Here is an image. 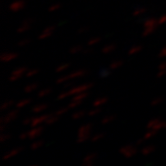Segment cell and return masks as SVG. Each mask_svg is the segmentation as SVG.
I'll return each mask as SVG.
<instances>
[{"label": "cell", "mask_w": 166, "mask_h": 166, "mask_svg": "<svg viewBox=\"0 0 166 166\" xmlns=\"http://www.w3.org/2000/svg\"><path fill=\"white\" fill-rule=\"evenodd\" d=\"M26 138H28V133H27V131L26 132L20 133V135H19V139L20 140H25Z\"/></svg>", "instance_id": "54"}, {"label": "cell", "mask_w": 166, "mask_h": 166, "mask_svg": "<svg viewBox=\"0 0 166 166\" xmlns=\"http://www.w3.org/2000/svg\"><path fill=\"white\" fill-rule=\"evenodd\" d=\"M157 27H144V30L142 32V35L144 37H147V36H149L153 33V32L156 30Z\"/></svg>", "instance_id": "36"}, {"label": "cell", "mask_w": 166, "mask_h": 166, "mask_svg": "<svg viewBox=\"0 0 166 166\" xmlns=\"http://www.w3.org/2000/svg\"><path fill=\"white\" fill-rule=\"evenodd\" d=\"M31 122H32V118H31V117H26V118H25L24 120L22 121V124L25 125V126H30Z\"/></svg>", "instance_id": "52"}, {"label": "cell", "mask_w": 166, "mask_h": 166, "mask_svg": "<svg viewBox=\"0 0 166 166\" xmlns=\"http://www.w3.org/2000/svg\"><path fill=\"white\" fill-rule=\"evenodd\" d=\"M34 22H35L34 18H30V17L25 18L20 26L17 28V33L22 34V33H25V32H27L28 30H30V28L32 27V25H33Z\"/></svg>", "instance_id": "6"}, {"label": "cell", "mask_w": 166, "mask_h": 166, "mask_svg": "<svg viewBox=\"0 0 166 166\" xmlns=\"http://www.w3.org/2000/svg\"><path fill=\"white\" fill-rule=\"evenodd\" d=\"M96 157H97V154L95 152L87 154L84 158H83L82 165L83 166H93L94 165V160L96 159Z\"/></svg>", "instance_id": "14"}, {"label": "cell", "mask_w": 166, "mask_h": 166, "mask_svg": "<svg viewBox=\"0 0 166 166\" xmlns=\"http://www.w3.org/2000/svg\"><path fill=\"white\" fill-rule=\"evenodd\" d=\"M83 50V46L81 44H78V45H75V46H72V47L69 49V53L71 55H75V54H78L82 52Z\"/></svg>", "instance_id": "27"}, {"label": "cell", "mask_w": 166, "mask_h": 166, "mask_svg": "<svg viewBox=\"0 0 166 166\" xmlns=\"http://www.w3.org/2000/svg\"><path fill=\"white\" fill-rule=\"evenodd\" d=\"M54 31H55V25H49V26L44 28L41 33L38 35V39L39 40H44V39L51 37Z\"/></svg>", "instance_id": "8"}, {"label": "cell", "mask_w": 166, "mask_h": 166, "mask_svg": "<svg viewBox=\"0 0 166 166\" xmlns=\"http://www.w3.org/2000/svg\"><path fill=\"white\" fill-rule=\"evenodd\" d=\"M7 124H4V123H1V125H0V132H4L5 129H6V126Z\"/></svg>", "instance_id": "56"}, {"label": "cell", "mask_w": 166, "mask_h": 166, "mask_svg": "<svg viewBox=\"0 0 166 166\" xmlns=\"http://www.w3.org/2000/svg\"><path fill=\"white\" fill-rule=\"evenodd\" d=\"M58 119H59V116H57L56 114H54L53 113H50L49 115V117L46 119V121H45V125L46 126H50V125H53L54 123H56L57 121H58Z\"/></svg>", "instance_id": "18"}, {"label": "cell", "mask_w": 166, "mask_h": 166, "mask_svg": "<svg viewBox=\"0 0 166 166\" xmlns=\"http://www.w3.org/2000/svg\"><path fill=\"white\" fill-rule=\"evenodd\" d=\"M93 86V83L90 82V83H84V84H81V85H78V86H74V87H71L66 91H63L61 92L60 94L57 96V100H63L67 98V97H70V96H74L78 94V93H81V92H84V91H88V90L91 88Z\"/></svg>", "instance_id": "1"}, {"label": "cell", "mask_w": 166, "mask_h": 166, "mask_svg": "<svg viewBox=\"0 0 166 166\" xmlns=\"http://www.w3.org/2000/svg\"><path fill=\"white\" fill-rule=\"evenodd\" d=\"M110 74V69H101L100 70V76L102 78L107 77Z\"/></svg>", "instance_id": "48"}, {"label": "cell", "mask_w": 166, "mask_h": 166, "mask_svg": "<svg viewBox=\"0 0 166 166\" xmlns=\"http://www.w3.org/2000/svg\"><path fill=\"white\" fill-rule=\"evenodd\" d=\"M38 86L39 84L37 82H33V83H30V84H28L27 86H25L24 89H23V91L25 94H29V93L31 92H33L34 90H36L38 88Z\"/></svg>", "instance_id": "17"}, {"label": "cell", "mask_w": 166, "mask_h": 166, "mask_svg": "<svg viewBox=\"0 0 166 166\" xmlns=\"http://www.w3.org/2000/svg\"><path fill=\"white\" fill-rule=\"evenodd\" d=\"M107 101H108L107 97H99V98H97V99H95L94 101H93V106H94V107H100V106L104 105Z\"/></svg>", "instance_id": "23"}, {"label": "cell", "mask_w": 166, "mask_h": 166, "mask_svg": "<svg viewBox=\"0 0 166 166\" xmlns=\"http://www.w3.org/2000/svg\"><path fill=\"white\" fill-rule=\"evenodd\" d=\"M69 110V108L68 107H61V108H59V109H57L55 112H54V114H56L57 116H61V115H63L64 113H66L67 111Z\"/></svg>", "instance_id": "44"}, {"label": "cell", "mask_w": 166, "mask_h": 166, "mask_svg": "<svg viewBox=\"0 0 166 166\" xmlns=\"http://www.w3.org/2000/svg\"><path fill=\"white\" fill-rule=\"evenodd\" d=\"M43 132V126H35V127H31L30 130H28V139H35L39 137Z\"/></svg>", "instance_id": "10"}, {"label": "cell", "mask_w": 166, "mask_h": 166, "mask_svg": "<svg viewBox=\"0 0 166 166\" xmlns=\"http://www.w3.org/2000/svg\"><path fill=\"white\" fill-rule=\"evenodd\" d=\"M11 138V134L10 133H6V132H1V135H0V142L4 143L6 140H8Z\"/></svg>", "instance_id": "41"}, {"label": "cell", "mask_w": 166, "mask_h": 166, "mask_svg": "<svg viewBox=\"0 0 166 166\" xmlns=\"http://www.w3.org/2000/svg\"><path fill=\"white\" fill-rule=\"evenodd\" d=\"M142 45H133L132 47L128 50V55H135V54L139 53L142 50Z\"/></svg>", "instance_id": "26"}, {"label": "cell", "mask_w": 166, "mask_h": 166, "mask_svg": "<svg viewBox=\"0 0 166 166\" xmlns=\"http://www.w3.org/2000/svg\"><path fill=\"white\" fill-rule=\"evenodd\" d=\"M43 144H44V141H43V140H37V141H34V142H32V144L30 145V149L31 150H37L38 148H40Z\"/></svg>", "instance_id": "35"}, {"label": "cell", "mask_w": 166, "mask_h": 166, "mask_svg": "<svg viewBox=\"0 0 166 166\" xmlns=\"http://www.w3.org/2000/svg\"><path fill=\"white\" fill-rule=\"evenodd\" d=\"M104 136H105V133H103V132L97 133V134H94L93 136H91L90 140H91V142H96V141H99L100 139H102Z\"/></svg>", "instance_id": "39"}, {"label": "cell", "mask_w": 166, "mask_h": 166, "mask_svg": "<svg viewBox=\"0 0 166 166\" xmlns=\"http://www.w3.org/2000/svg\"><path fill=\"white\" fill-rule=\"evenodd\" d=\"M123 63H124L123 60H114V61H112V63H110L109 69L110 70H116L123 65Z\"/></svg>", "instance_id": "24"}, {"label": "cell", "mask_w": 166, "mask_h": 166, "mask_svg": "<svg viewBox=\"0 0 166 166\" xmlns=\"http://www.w3.org/2000/svg\"><path fill=\"white\" fill-rule=\"evenodd\" d=\"M13 104H14V101L11 100V99L4 101V102H3V104L1 105V107H0V111H5L7 109H9V108L11 107Z\"/></svg>", "instance_id": "30"}, {"label": "cell", "mask_w": 166, "mask_h": 166, "mask_svg": "<svg viewBox=\"0 0 166 166\" xmlns=\"http://www.w3.org/2000/svg\"><path fill=\"white\" fill-rule=\"evenodd\" d=\"M30 42H31V40L29 38H24V39H22V40H20L19 42L17 43V46H18V47H23V46L28 45Z\"/></svg>", "instance_id": "46"}, {"label": "cell", "mask_w": 166, "mask_h": 166, "mask_svg": "<svg viewBox=\"0 0 166 166\" xmlns=\"http://www.w3.org/2000/svg\"><path fill=\"white\" fill-rule=\"evenodd\" d=\"M161 119L158 118V117H155V118H151L150 120L147 122V128L148 129H154L156 128V126L160 123Z\"/></svg>", "instance_id": "19"}, {"label": "cell", "mask_w": 166, "mask_h": 166, "mask_svg": "<svg viewBox=\"0 0 166 166\" xmlns=\"http://www.w3.org/2000/svg\"><path fill=\"white\" fill-rule=\"evenodd\" d=\"M157 130H154V129H148V131H147L145 134H144V139L145 140H149V139H151L152 137H154L155 135L157 134Z\"/></svg>", "instance_id": "34"}, {"label": "cell", "mask_w": 166, "mask_h": 166, "mask_svg": "<svg viewBox=\"0 0 166 166\" xmlns=\"http://www.w3.org/2000/svg\"><path fill=\"white\" fill-rule=\"evenodd\" d=\"M82 102H80V101H74V100H71L69 103H68L67 107L69 108V109H74V108L78 107L79 105H80Z\"/></svg>", "instance_id": "43"}, {"label": "cell", "mask_w": 166, "mask_h": 166, "mask_svg": "<svg viewBox=\"0 0 166 166\" xmlns=\"http://www.w3.org/2000/svg\"><path fill=\"white\" fill-rule=\"evenodd\" d=\"M144 140H145V139H144V137H143V138H140L136 141V144H137V145H141V144L144 142Z\"/></svg>", "instance_id": "57"}, {"label": "cell", "mask_w": 166, "mask_h": 166, "mask_svg": "<svg viewBox=\"0 0 166 166\" xmlns=\"http://www.w3.org/2000/svg\"><path fill=\"white\" fill-rule=\"evenodd\" d=\"M92 124L86 123L81 125L77 130V143H84L87 140L91 138V131H92Z\"/></svg>", "instance_id": "2"}, {"label": "cell", "mask_w": 166, "mask_h": 166, "mask_svg": "<svg viewBox=\"0 0 166 166\" xmlns=\"http://www.w3.org/2000/svg\"><path fill=\"white\" fill-rule=\"evenodd\" d=\"M50 114H41L40 116H36L32 118V122L30 124V127H35V126H39L41 124H44L46 119L49 117Z\"/></svg>", "instance_id": "12"}, {"label": "cell", "mask_w": 166, "mask_h": 166, "mask_svg": "<svg viewBox=\"0 0 166 166\" xmlns=\"http://www.w3.org/2000/svg\"><path fill=\"white\" fill-rule=\"evenodd\" d=\"M158 57H159V58H165L166 57V45L160 50L159 54H158Z\"/></svg>", "instance_id": "51"}, {"label": "cell", "mask_w": 166, "mask_h": 166, "mask_svg": "<svg viewBox=\"0 0 166 166\" xmlns=\"http://www.w3.org/2000/svg\"><path fill=\"white\" fill-rule=\"evenodd\" d=\"M102 40V38L100 37V36H96V37H92L90 38L88 42H87V46H90V47H92V46H95L96 44H98V43Z\"/></svg>", "instance_id": "28"}, {"label": "cell", "mask_w": 166, "mask_h": 166, "mask_svg": "<svg viewBox=\"0 0 166 166\" xmlns=\"http://www.w3.org/2000/svg\"><path fill=\"white\" fill-rule=\"evenodd\" d=\"M85 114H86L85 110H79V111H76V112H74L73 114H72L71 118L73 119V120H78V119H81Z\"/></svg>", "instance_id": "31"}, {"label": "cell", "mask_w": 166, "mask_h": 166, "mask_svg": "<svg viewBox=\"0 0 166 166\" xmlns=\"http://www.w3.org/2000/svg\"><path fill=\"white\" fill-rule=\"evenodd\" d=\"M47 108H48V104L41 103V104H37V105L32 107L31 111L33 113H41V112H43V111L47 110Z\"/></svg>", "instance_id": "16"}, {"label": "cell", "mask_w": 166, "mask_h": 166, "mask_svg": "<svg viewBox=\"0 0 166 166\" xmlns=\"http://www.w3.org/2000/svg\"><path fill=\"white\" fill-rule=\"evenodd\" d=\"M50 93H51V89H50V88H44V89H42L38 92L37 96L39 97V98H42V97L47 96L48 94H50Z\"/></svg>", "instance_id": "37"}, {"label": "cell", "mask_w": 166, "mask_h": 166, "mask_svg": "<svg viewBox=\"0 0 166 166\" xmlns=\"http://www.w3.org/2000/svg\"><path fill=\"white\" fill-rule=\"evenodd\" d=\"M158 70H166V61H163L158 65Z\"/></svg>", "instance_id": "55"}, {"label": "cell", "mask_w": 166, "mask_h": 166, "mask_svg": "<svg viewBox=\"0 0 166 166\" xmlns=\"http://www.w3.org/2000/svg\"><path fill=\"white\" fill-rule=\"evenodd\" d=\"M88 74V70L87 69H78L74 72H71L69 74H66L64 76H61L56 80L57 84H63L67 81H71L73 79H76V78H81V77H84L85 75Z\"/></svg>", "instance_id": "3"}, {"label": "cell", "mask_w": 166, "mask_h": 166, "mask_svg": "<svg viewBox=\"0 0 166 166\" xmlns=\"http://www.w3.org/2000/svg\"><path fill=\"white\" fill-rule=\"evenodd\" d=\"M165 23H166V14H163V15H161L159 18H158V24L163 25Z\"/></svg>", "instance_id": "50"}, {"label": "cell", "mask_w": 166, "mask_h": 166, "mask_svg": "<svg viewBox=\"0 0 166 166\" xmlns=\"http://www.w3.org/2000/svg\"><path fill=\"white\" fill-rule=\"evenodd\" d=\"M163 101H164L163 97H156V98L152 99V101L150 102V105L151 106H157V105H159V104H161Z\"/></svg>", "instance_id": "40"}, {"label": "cell", "mask_w": 166, "mask_h": 166, "mask_svg": "<svg viewBox=\"0 0 166 166\" xmlns=\"http://www.w3.org/2000/svg\"><path fill=\"white\" fill-rule=\"evenodd\" d=\"M146 11H147V9L144 8V7H137L134 11H133L132 15L134 16V17H138L140 15H142V14L146 13Z\"/></svg>", "instance_id": "32"}, {"label": "cell", "mask_w": 166, "mask_h": 166, "mask_svg": "<svg viewBox=\"0 0 166 166\" xmlns=\"http://www.w3.org/2000/svg\"><path fill=\"white\" fill-rule=\"evenodd\" d=\"M22 150H24V147H23V146H18V147H15V148L11 149L10 151H8V152H7V153H5V154H4V156H3V160L6 161V160L10 159V158H12V157H14V156H16V155L19 154Z\"/></svg>", "instance_id": "13"}, {"label": "cell", "mask_w": 166, "mask_h": 166, "mask_svg": "<svg viewBox=\"0 0 166 166\" xmlns=\"http://www.w3.org/2000/svg\"><path fill=\"white\" fill-rule=\"evenodd\" d=\"M25 8V1L24 0H14L10 3L9 10L12 12H19Z\"/></svg>", "instance_id": "9"}, {"label": "cell", "mask_w": 166, "mask_h": 166, "mask_svg": "<svg viewBox=\"0 0 166 166\" xmlns=\"http://www.w3.org/2000/svg\"><path fill=\"white\" fill-rule=\"evenodd\" d=\"M156 76H157V78H162V77L166 76V70H158Z\"/></svg>", "instance_id": "53"}, {"label": "cell", "mask_w": 166, "mask_h": 166, "mask_svg": "<svg viewBox=\"0 0 166 166\" xmlns=\"http://www.w3.org/2000/svg\"><path fill=\"white\" fill-rule=\"evenodd\" d=\"M100 111H101V109L99 107H95L94 109H92V110H90L89 112L87 113V115L89 117H93V116H96L97 114H99L100 113Z\"/></svg>", "instance_id": "45"}, {"label": "cell", "mask_w": 166, "mask_h": 166, "mask_svg": "<svg viewBox=\"0 0 166 166\" xmlns=\"http://www.w3.org/2000/svg\"><path fill=\"white\" fill-rule=\"evenodd\" d=\"M61 6H62L61 3H55V4H52V5L49 6L48 11L49 12H55V11H57V10H59L61 8Z\"/></svg>", "instance_id": "42"}, {"label": "cell", "mask_w": 166, "mask_h": 166, "mask_svg": "<svg viewBox=\"0 0 166 166\" xmlns=\"http://www.w3.org/2000/svg\"><path fill=\"white\" fill-rule=\"evenodd\" d=\"M69 67H70V65L68 63H63V64H61V65H59L58 67H57L55 69V71L57 72V73H61V72L66 71Z\"/></svg>", "instance_id": "38"}, {"label": "cell", "mask_w": 166, "mask_h": 166, "mask_svg": "<svg viewBox=\"0 0 166 166\" xmlns=\"http://www.w3.org/2000/svg\"><path fill=\"white\" fill-rule=\"evenodd\" d=\"M18 109V108H17ZM11 110L8 113L5 114L4 116L0 117V123H4V124H9L10 122H12L13 120H15L18 116V110Z\"/></svg>", "instance_id": "7"}, {"label": "cell", "mask_w": 166, "mask_h": 166, "mask_svg": "<svg viewBox=\"0 0 166 166\" xmlns=\"http://www.w3.org/2000/svg\"><path fill=\"white\" fill-rule=\"evenodd\" d=\"M27 70H28V68L25 67V66H21V67L16 68V69H14L9 76V81L10 82H16L17 80H19L23 75L26 74Z\"/></svg>", "instance_id": "4"}, {"label": "cell", "mask_w": 166, "mask_h": 166, "mask_svg": "<svg viewBox=\"0 0 166 166\" xmlns=\"http://www.w3.org/2000/svg\"><path fill=\"white\" fill-rule=\"evenodd\" d=\"M39 72H40V69H38V68H33V69H28L26 74H25V76L27 78H31L35 76V75H37Z\"/></svg>", "instance_id": "33"}, {"label": "cell", "mask_w": 166, "mask_h": 166, "mask_svg": "<svg viewBox=\"0 0 166 166\" xmlns=\"http://www.w3.org/2000/svg\"><path fill=\"white\" fill-rule=\"evenodd\" d=\"M88 95H89L88 91H84V92L78 93V94L72 96V100H74V101H80V102H83V101H84L88 97Z\"/></svg>", "instance_id": "20"}, {"label": "cell", "mask_w": 166, "mask_h": 166, "mask_svg": "<svg viewBox=\"0 0 166 166\" xmlns=\"http://www.w3.org/2000/svg\"><path fill=\"white\" fill-rule=\"evenodd\" d=\"M115 49H116V44L111 43V44H107V45L104 46V47L101 49V52H102L103 54H109L111 52H113Z\"/></svg>", "instance_id": "22"}, {"label": "cell", "mask_w": 166, "mask_h": 166, "mask_svg": "<svg viewBox=\"0 0 166 166\" xmlns=\"http://www.w3.org/2000/svg\"><path fill=\"white\" fill-rule=\"evenodd\" d=\"M115 119V115H106L104 116L102 119H101V122L100 123L102 125H106V124H109L110 122H112Z\"/></svg>", "instance_id": "29"}, {"label": "cell", "mask_w": 166, "mask_h": 166, "mask_svg": "<svg viewBox=\"0 0 166 166\" xmlns=\"http://www.w3.org/2000/svg\"><path fill=\"white\" fill-rule=\"evenodd\" d=\"M31 102H32V98H30V97H28V98L21 99L20 101H18V102L16 103V108L20 109V108H23L25 106L29 105Z\"/></svg>", "instance_id": "21"}, {"label": "cell", "mask_w": 166, "mask_h": 166, "mask_svg": "<svg viewBox=\"0 0 166 166\" xmlns=\"http://www.w3.org/2000/svg\"><path fill=\"white\" fill-rule=\"evenodd\" d=\"M18 58V53L16 52H3L0 55V60L3 63H8Z\"/></svg>", "instance_id": "11"}, {"label": "cell", "mask_w": 166, "mask_h": 166, "mask_svg": "<svg viewBox=\"0 0 166 166\" xmlns=\"http://www.w3.org/2000/svg\"><path fill=\"white\" fill-rule=\"evenodd\" d=\"M81 53L83 55H89V54H91V53H94V49L92 47H90V46H88V48H83Z\"/></svg>", "instance_id": "47"}, {"label": "cell", "mask_w": 166, "mask_h": 166, "mask_svg": "<svg viewBox=\"0 0 166 166\" xmlns=\"http://www.w3.org/2000/svg\"><path fill=\"white\" fill-rule=\"evenodd\" d=\"M154 151H155V146H153V145H147V146L143 147V148H142L141 153L143 155H145V156H147V155L152 154Z\"/></svg>", "instance_id": "25"}, {"label": "cell", "mask_w": 166, "mask_h": 166, "mask_svg": "<svg viewBox=\"0 0 166 166\" xmlns=\"http://www.w3.org/2000/svg\"><path fill=\"white\" fill-rule=\"evenodd\" d=\"M88 31H89V27L88 26H83V27H80L77 30V34H84Z\"/></svg>", "instance_id": "49"}, {"label": "cell", "mask_w": 166, "mask_h": 166, "mask_svg": "<svg viewBox=\"0 0 166 166\" xmlns=\"http://www.w3.org/2000/svg\"><path fill=\"white\" fill-rule=\"evenodd\" d=\"M119 152L123 155L125 158H132L137 153V149L134 145H132V144H127V145L120 147Z\"/></svg>", "instance_id": "5"}, {"label": "cell", "mask_w": 166, "mask_h": 166, "mask_svg": "<svg viewBox=\"0 0 166 166\" xmlns=\"http://www.w3.org/2000/svg\"><path fill=\"white\" fill-rule=\"evenodd\" d=\"M143 26L144 27H157L159 26L158 24V19L154 17H149L143 20Z\"/></svg>", "instance_id": "15"}]
</instances>
